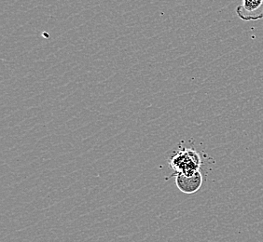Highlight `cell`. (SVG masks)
<instances>
[{"mask_svg":"<svg viewBox=\"0 0 263 242\" xmlns=\"http://www.w3.org/2000/svg\"><path fill=\"white\" fill-rule=\"evenodd\" d=\"M169 163L176 172L175 174L182 173L185 175H193L199 172L202 160L197 152L193 149H184L173 156Z\"/></svg>","mask_w":263,"mask_h":242,"instance_id":"6da1fadb","label":"cell"},{"mask_svg":"<svg viewBox=\"0 0 263 242\" xmlns=\"http://www.w3.org/2000/svg\"><path fill=\"white\" fill-rule=\"evenodd\" d=\"M236 14L243 21L262 20L263 0H242L236 8Z\"/></svg>","mask_w":263,"mask_h":242,"instance_id":"7a4b0ae2","label":"cell"},{"mask_svg":"<svg viewBox=\"0 0 263 242\" xmlns=\"http://www.w3.org/2000/svg\"><path fill=\"white\" fill-rule=\"evenodd\" d=\"M175 176L177 188L185 194L196 193L202 187V175L200 171L193 175H185L182 173H178L175 174Z\"/></svg>","mask_w":263,"mask_h":242,"instance_id":"3957f363","label":"cell"}]
</instances>
